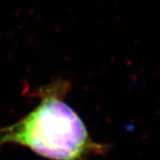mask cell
<instances>
[{
  "instance_id": "6da1fadb",
  "label": "cell",
  "mask_w": 160,
  "mask_h": 160,
  "mask_svg": "<svg viewBox=\"0 0 160 160\" xmlns=\"http://www.w3.org/2000/svg\"><path fill=\"white\" fill-rule=\"evenodd\" d=\"M69 84L59 80L40 88L39 104L22 119L0 128V147L15 144L52 160H88L109 146L94 142L64 99Z\"/></svg>"
}]
</instances>
